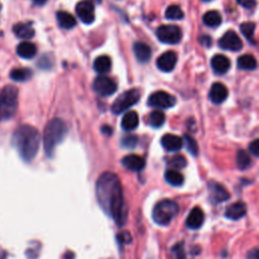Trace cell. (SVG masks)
<instances>
[{"label": "cell", "mask_w": 259, "mask_h": 259, "mask_svg": "<svg viewBox=\"0 0 259 259\" xmlns=\"http://www.w3.org/2000/svg\"><path fill=\"white\" fill-rule=\"evenodd\" d=\"M97 197L101 209L111 216L117 225H124L127 211L122 184L113 172L102 173L97 182Z\"/></svg>", "instance_id": "obj_1"}, {"label": "cell", "mask_w": 259, "mask_h": 259, "mask_svg": "<svg viewBox=\"0 0 259 259\" xmlns=\"http://www.w3.org/2000/svg\"><path fill=\"white\" fill-rule=\"evenodd\" d=\"M13 144L19 156L26 162H31L40 148L41 135L36 128L29 125L18 127L13 137Z\"/></svg>", "instance_id": "obj_2"}, {"label": "cell", "mask_w": 259, "mask_h": 259, "mask_svg": "<svg viewBox=\"0 0 259 259\" xmlns=\"http://www.w3.org/2000/svg\"><path fill=\"white\" fill-rule=\"evenodd\" d=\"M67 134V126L61 119H53L47 124L44 131V149L48 157L54 155L55 148L60 144Z\"/></svg>", "instance_id": "obj_3"}, {"label": "cell", "mask_w": 259, "mask_h": 259, "mask_svg": "<svg viewBox=\"0 0 259 259\" xmlns=\"http://www.w3.org/2000/svg\"><path fill=\"white\" fill-rule=\"evenodd\" d=\"M18 107V89L6 85L0 91V121L13 119Z\"/></svg>", "instance_id": "obj_4"}, {"label": "cell", "mask_w": 259, "mask_h": 259, "mask_svg": "<svg viewBox=\"0 0 259 259\" xmlns=\"http://www.w3.org/2000/svg\"><path fill=\"white\" fill-rule=\"evenodd\" d=\"M178 213V206L170 199H163L153 209V220L158 225L167 226Z\"/></svg>", "instance_id": "obj_5"}, {"label": "cell", "mask_w": 259, "mask_h": 259, "mask_svg": "<svg viewBox=\"0 0 259 259\" xmlns=\"http://www.w3.org/2000/svg\"><path fill=\"white\" fill-rule=\"evenodd\" d=\"M140 92L138 89H130L122 93L119 97L113 101L112 105V111L115 114H120L133 107L140 100Z\"/></svg>", "instance_id": "obj_6"}, {"label": "cell", "mask_w": 259, "mask_h": 259, "mask_svg": "<svg viewBox=\"0 0 259 259\" xmlns=\"http://www.w3.org/2000/svg\"><path fill=\"white\" fill-rule=\"evenodd\" d=\"M156 34L160 42L168 45L178 44L182 38L181 30L178 27L170 25L159 27L156 32Z\"/></svg>", "instance_id": "obj_7"}, {"label": "cell", "mask_w": 259, "mask_h": 259, "mask_svg": "<svg viewBox=\"0 0 259 259\" xmlns=\"http://www.w3.org/2000/svg\"><path fill=\"white\" fill-rule=\"evenodd\" d=\"M176 103V98L171 94L165 91H156L152 93L148 98V105L155 109H170L174 107Z\"/></svg>", "instance_id": "obj_8"}, {"label": "cell", "mask_w": 259, "mask_h": 259, "mask_svg": "<svg viewBox=\"0 0 259 259\" xmlns=\"http://www.w3.org/2000/svg\"><path fill=\"white\" fill-rule=\"evenodd\" d=\"M114 81L107 76H98L93 81V89L101 97H111L116 91Z\"/></svg>", "instance_id": "obj_9"}, {"label": "cell", "mask_w": 259, "mask_h": 259, "mask_svg": "<svg viewBox=\"0 0 259 259\" xmlns=\"http://www.w3.org/2000/svg\"><path fill=\"white\" fill-rule=\"evenodd\" d=\"M219 46L223 50L237 52L242 49L243 43L236 32L229 31L220 39Z\"/></svg>", "instance_id": "obj_10"}, {"label": "cell", "mask_w": 259, "mask_h": 259, "mask_svg": "<svg viewBox=\"0 0 259 259\" xmlns=\"http://www.w3.org/2000/svg\"><path fill=\"white\" fill-rule=\"evenodd\" d=\"M76 14L82 22L89 25L96 19V9L94 4L89 0H82L76 5Z\"/></svg>", "instance_id": "obj_11"}, {"label": "cell", "mask_w": 259, "mask_h": 259, "mask_svg": "<svg viewBox=\"0 0 259 259\" xmlns=\"http://www.w3.org/2000/svg\"><path fill=\"white\" fill-rule=\"evenodd\" d=\"M209 192H210V201L214 204L226 202L230 198L229 192L222 184L216 181H210L209 183Z\"/></svg>", "instance_id": "obj_12"}, {"label": "cell", "mask_w": 259, "mask_h": 259, "mask_svg": "<svg viewBox=\"0 0 259 259\" xmlns=\"http://www.w3.org/2000/svg\"><path fill=\"white\" fill-rule=\"evenodd\" d=\"M178 63V55L172 51L163 53L157 59V67L163 72H170Z\"/></svg>", "instance_id": "obj_13"}, {"label": "cell", "mask_w": 259, "mask_h": 259, "mask_svg": "<svg viewBox=\"0 0 259 259\" xmlns=\"http://www.w3.org/2000/svg\"><path fill=\"white\" fill-rule=\"evenodd\" d=\"M204 220H205L204 211L202 210L201 208L195 207L191 210L190 215H188L186 219V226L192 230L199 229L204 224Z\"/></svg>", "instance_id": "obj_14"}, {"label": "cell", "mask_w": 259, "mask_h": 259, "mask_svg": "<svg viewBox=\"0 0 259 259\" xmlns=\"http://www.w3.org/2000/svg\"><path fill=\"white\" fill-rule=\"evenodd\" d=\"M210 66L214 72L219 75H223L229 71L231 63L230 60L224 55H216L210 60Z\"/></svg>", "instance_id": "obj_15"}, {"label": "cell", "mask_w": 259, "mask_h": 259, "mask_svg": "<svg viewBox=\"0 0 259 259\" xmlns=\"http://www.w3.org/2000/svg\"><path fill=\"white\" fill-rule=\"evenodd\" d=\"M228 97V89L223 83L216 82L213 84L210 90V99L211 102L216 104H220L225 101Z\"/></svg>", "instance_id": "obj_16"}, {"label": "cell", "mask_w": 259, "mask_h": 259, "mask_svg": "<svg viewBox=\"0 0 259 259\" xmlns=\"http://www.w3.org/2000/svg\"><path fill=\"white\" fill-rule=\"evenodd\" d=\"M161 144L166 151L176 152V151H179L182 148L183 141L178 136L172 135V134H166L162 137Z\"/></svg>", "instance_id": "obj_17"}, {"label": "cell", "mask_w": 259, "mask_h": 259, "mask_svg": "<svg viewBox=\"0 0 259 259\" xmlns=\"http://www.w3.org/2000/svg\"><path fill=\"white\" fill-rule=\"evenodd\" d=\"M123 165L131 171H140L145 167V160L139 155H127L122 160Z\"/></svg>", "instance_id": "obj_18"}, {"label": "cell", "mask_w": 259, "mask_h": 259, "mask_svg": "<svg viewBox=\"0 0 259 259\" xmlns=\"http://www.w3.org/2000/svg\"><path fill=\"white\" fill-rule=\"evenodd\" d=\"M246 211H247L246 205L244 203L238 202L230 205L226 209L225 216L230 220L237 221L246 215Z\"/></svg>", "instance_id": "obj_19"}, {"label": "cell", "mask_w": 259, "mask_h": 259, "mask_svg": "<svg viewBox=\"0 0 259 259\" xmlns=\"http://www.w3.org/2000/svg\"><path fill=\"white\" fill-rule=\"evenodd\" d=\"M134 54L136 56V59L141 63H146L150 60L152 56V51L150 47L144 43H135L134 45Z\"/></svg>", "instance_id": "obj_20"}, {"label": "cell", "mask_w": 259, "mask_h": 259, "mask_svg": "<svg viewBox=\"0 0 259 259\" xmlns=\"http://www.w3.org/2000/svg\"><path fill=\"white\" fill-rule=\"evenodd\" d=\"M14 32L20 39H32L34 36V30L31 22H19L14 27Z\"/></svg>", "instance_id": "obj_21"}, {"label": "cell", "mask_w": 259, "mask_h": 259, "mask_svg": "<svg viewBox=\"0 0 259 259\" xmlns=\"http://www.w3.org/2000/svg\"><path fill=\"white\" fill-rule=\"evenodd\" d=\"M16 53L23 59H32L37 54V47L32 43L22 42L17 46Z\"/></svg>", "instance_id": "obj_22"}, {"label": "cell", "mask_w": 259, "mask_h": 259, "mask_svg": "<svg viewBox=\"0 0 259 259\" xmlns=\"http://www.w3.org/2000/svg\"><path fill=\"white\" fill-rule=\"evenodd\" d=\"M122 128L125 130V131H132V130H135L139 126V115L136 112L131 111L128 112L122 120Z\"/></svg>", "instance_id": "obj_23"}, {"label": "cell", "mask_w": 259, "mask_h": 259, "mask_svg": "<svg viewBox=\"0 0 259 259\" xmlns=\"http://www.w3.org/2000/svg\"><path fill=\"white\" fill-rule=\"evenodd\" d=\"M57 20L59 26L65 30L73 29L76 26L75 17L67 13V11H59V13H57Z\"/></svg>", "instance_id": "obj_24"}, {"label": "cell", "mask_w": 259, "mask_h": 259, "mask_svg": "<svg viewBox=\"0 0 259 259\" xmlns=\"http://www.w3.org/2000/svg\"><path fill=\"white\" fill-rule=\"evenodd\" d=\"M93 67H94V70H96L97 73H100V74L108 73L112 68L111 58L109 56H105V55L97 57L96 59V61H94Z\"/></svg>", "instance_id": "obj_25"}, {"label": "cell", "mask_w": 259, "mask_h": 259, "mask_svg": "<svg viewBox=\"0 0 259 259\" xmlns=\"http://www.w3.org/2000/svg\"><path fill=\"white\" fill-rule=\"evenodd\" d=\"M203 21L209 28H218L222 23V16L216 10H210L205 14Z\"/></svg>", "instance_id": "obj_26"}, {"label": "cell", "mask_w": 259, "mask_h": 259, "mask_svg": "<svg viewBox=\"0 0 259 259\" xmlns=\"http://www.w3.org/2000/svg\"><path fill=\"white\" fill-rule=\"evenodd\" d=\"M237 66L241 70H254L257 67V61L252 55H243L238 59Z\"/></svg>", "instance_id": "obj_27"}, {"label": "cell", "mask_w": 259, "mask_h": 259, "mask_svg": "<svg viewBox=\"0 0 259 259\" xmlns=\"http://www.w3.org/2000/svg\"><path fill=\"white\" fill-rule=\"evenodd\" d=\"M165 179L169 184L173 186H180L184 182L183 175L179 171L174 169H168L165 172Z\"/></svg>", "instance_id": "obj_28"}, {"label": "cell", "mask_w": 259, "mask_h": 259, "mask_svg": "<svg viewBox=\"0 0 259 259\" xmlns=\"http://www.w3.org/2000/svg\"><path fill=\"white\" fill-rule=\"evenodd\" d=\"M32 76V72L30 69H27V68H16L10 72V78L17 82L27 81Z\"/></svg>", "instance_id": "obj_29"}, {"label": "cell", "mask_w": 259, "mask_h": 259, "mask_svg": "<svg viewBox=\"0 0 259 259\" xmlns=\"http://www.w3.org/2000/svg\"><path fill=\"white\" fill-rule=\"evenodd\" d=\"M148 123L153 128H160L165 123V114L162 111H153L148 116Z\"/></svg>", "instance_id": "obj_30"}, {"label": "cell", "mask_w": 259, "mask_h": 259, "mask_svg": "<svg viewBox=\"0 0 259 259\" xmlns=\"http://www.w3.org/2000/svg\"><path fill=\"white\" fill-rule=\"evenodd\" d=\"M255 23L254 22H251V21H247V22H244L242 23V25L240 26V31L241 32L243 33V36L248 40L251 44L255 45L256 42L254 40V32H255Z\"/></svg>", "instance_id": "obj_31"}, {"label": "cell", "mask_w": 259, "mask_h": 259, "mask_svg": "<svg viewBox=\"0 0 259 259\" xmlns=\"http://www.w3.org/2000/svg\"><path fill=\"white\" fill-rule=\"evenodd\" d=\"M236 162H237V165L240 169H246L250 166L251 164V158L248 155V153L245 152L244 150H240L237 153V156H236Z\"/></svg>", "instance_id": "obj_32"}, {"label": "cell", "mask_w": 259, "mask_h": 259, "mask_svg": "<svg viewBox=\"0 0 259 259\" xmlns=\"http://www.w3.org/2000/svg\"><path fill=\"white\" fill-rule=\"evenodd\" d=\"M165 16L170 20H179L183 18L184 15L182 9L178 5H170L165 11Z\"/></svg>", "instance_id": "obj_33"}, {"label": "cell", "mask_w": 259, "mask_h": 259, "mask_svg": "<svg viewBox=\"0 0 259 259\" xmlns=\"http://www.w3.org/2000/svg\"><path fill=\"white\" fill-rule=\"evenodd\" d=\"M182 141H183V143L185 144L187 151L190 152L193 156H196L197 153H198V146L195 142V140L192 136L185 134Z\"/></svg>", "instance_id": "obj_34"}, {"label": "cell", "mask_w": 259, "mask_h": 259, "mask_svg": "<svg viewBox=\"0 0 259 259\" xmlns=\"http://www.w3.org/2000/svg\"><path fill=\"white\" fill-rule=\"evenodd\" d=\"M186 163H187L186 159L182 155H175L169 161L170 165L175 169H182V168H184L186 166Z\"/></svg>", "instance_id": "obj_35"}, {"label": "cell", "mask_w": 259, "mask_h": 259, "mask_svg": "<svg viewBox=\"0 0 259 259\" xmlns=\"http://www.w3.org/2000/svg\"><path fill=\"white\" fill-rule=\"evenodd\" d=\"M137 144H138V138L134 135H128L122 139V145L125 148L133 149L137 146Z\"/></svg>", "instance_id": "obj_36"}, {"label": "cell", "mask_w": 259, "mask_h": 259, "mask_svg": "<svg viewBox=\"0 0 259 259\" xmlns=\"http://www.w3.org/2000/svg\"><path fill=\"white\" fill-rule=\"evenodd\" d=\"M172 253H173L174 259H185V252H184V248H183V244L179 243L178 245H175L172 248Z\"/></svg>", "instance_id": "obj_37"}, {"label": "cell", "mask_w": 259, "mask_h": 259, "mask_svg": "<svg viewBox=\"0 0 259 259\" xmlns=\"http://www.w3.org/2000/svg\"><path fill=\"white\" fill-rule=\"evenodd\" d=\"M237 2L247 9L253 8L256 5V0H237Z\"/></svg>", "instance_id": "obj_38"}, {"label": "cell", "mask_w": 259, "mask_h": 259, "mask_svg": "<svg viewBox=\"0 0 259 259\" xmlns=\"http://www.w3.org/2000/svg\"><path fill=\"white\" fill-rule=\"evenodd\" d=\"M249 150L251 152V154H253L255 157L259 156V141L254 140L253 142L249 145Z\"/></svg>", "instance_id": "obj_39"}, {"label": "cell", "mask_w": 259, "mask_h": 259, "mask_svg": "<svg viewBox=\"0 0 259 259\" xmlns=\"http://www.w3.org/2000/svg\"><path fill=\"white\" fill-rule=\"evenodd\" d=\"M119 239H120V241H121L122 243H126V244H128V243H130V242L132 241L131 234H130V233L127 232V231H125V232L119 234Z\"/></svg>", "instance_id": "obj_40"}, {"label": "cell", "mask_w": 259, "mask_h": 259, "mask_svg": "<svg viewBox=\"0 0 259 259\" xmlns=\"http://www.w3.org/2000/svg\"><path fill=\"white\" fill-rule=\"evenodd\" d=\"M199 42H201V44L203 46H207V47L211 46V39L210 37H208V36L202 37L201 39H199Z\"/></svg>", "instance_id": "obj_41"}, {"label": "cell", "mask_w": 259, "mask_h": 259, "mask_svg": "<svg viewBox=\"0 0 259 259\" xmlns=\"http://www.w3.org/2000/svg\"><path fill=\"white\" fill-rule=\"evenodd\" d=\"M248 258H249V259H259V256H258V249L255 248L254 250H252V251L248 254Z\"/></svg>", "instance_id": "obj_42"}, {"label": "cell", "mask_w": 259, "mask_h": 259, "mask_svg": "<svg viewBox=\"0 0 259 259\" xmlns=\"http://www.w3.org/2000/svg\"><path fill=\"white\" fill-rule=\"evenodd\" d=\"M112 132H113V130H112L110 127H108V126H105V127L102 128V133H103V134L111 135Z\"/></svg>", "instance_id": "obj_43"}, {"label": "cell", "mask_w": 259, "mask_h": 259, "mask_svg": "<svg viewBox=\"0 0 259 259\" xmlns=\"http://www.w3.org/2000/svg\"><path fill=\"white\" fill-rule=\"evenodd\" d=\"M32 1L34 3V4H37V5H43L47 2V0H32Z\"/></svg>", "instance_id": "obj_44"}, {"label": "cell", "mask_w": 259, "mask_h": 259, "mask_svg": "<svg viewBox=\"0 0 259 259\" xmlns=\"http://www.w3.org/2000/svg\"><path fill=\"white\" fill-rule=\"evenodd\" d=\"M0 259H7L5 251L3 249H1V248H0Z\"/></svg>", "instance_id": "obj_45"}, {"label": "cell", "mask_w": 259, "mask_h": 259, "mask_svg": "<svg viewBox=\"0 0 259 259\" xmlns=\"http://www.w3.org/2000/svg\"><path fill=\"white\" fill-rule=\"evenodd\" d=\"M89 1H91L92 3H93V2H96V3H100V2H101V0H89Z\"/></svg>", "instance_id": "obj_46"}, {"label": "cell", "mask_w": 259, "mask_h": 259, "mask_svg": "<svg viewBox=\"0 0 259 259\" xmlns=\"http://www.w3.org/2000/svg\"><path fill=\"white\" fill-rule=\"evenodd\" d=\"M203 1H205V2H209V1H210V0H203Z\"/></svg>", "instance_id": "obj_47"}, {"label": "cell", "mask_w": 259, "mask_h": 259, "mask_svg": "<svg viewBox=\"0 0 259 259\" xmlns=\"http://www.w3.org/2000/svg\"><path fill=\"white\" fill-rule=\"evenodd\" d=\"M1 8H2V5H1V3H0V10H1Z\"/></svg>", "instance_id": "obj_48"}]
</instances>
